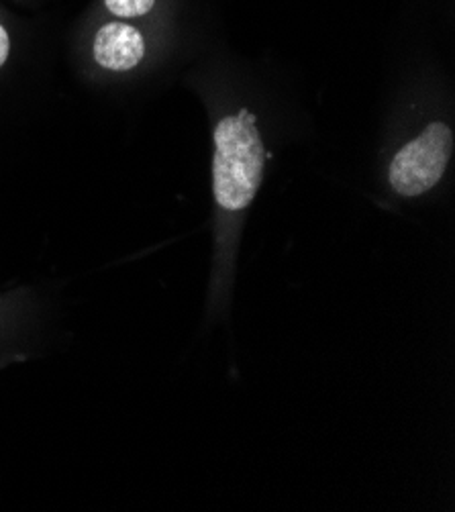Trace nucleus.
<instances>
[{"label": "nucleus", "instance_id": "obj_1", "mask_svg": "<svg viewBox=\"0 0 455 512\" xmlns=\"http://www.w3.org/2000/svg\"><path fill=\"white\" fill-rule=\"evenodd\" d=\"M266 151L247 109L225 117L215 129L213 190L227 211H243L254 200L264 178Z\"/></svg>", "mask_w": 455, "mask_h": 512}, {"label": "nucleus", "instance_id": "obj_2", "mask_svg": "<svg viewBox=\"0 0 455 512\" xmlns=\"http://www.w3.org/2000/svg\"><path fill=\"white\" fill-rule=\"evenodd\" d=\"M453 151V133L445 123H431L415 141L404 145L392 160L390 184L402 196L431 190L447 168Z\"/></svg>", "mask_w": 455, "mask_h": 512}, {"label": "nucleus", "instance_id": "obj_3", "mask_svg": "<svg viewBox=\"0 0 455 512\" xmlns=\"http://www.w3.org/2000/svg\"><path fill=\"white\" fill-rule=\"evenodd\" d=\"M145 54L141 33L125 23H109L96 33L94 58L96 62L115 72L135 68Z\"/></svg>", "mask_w": 455, "mask_h": 512}, {"label": "nucleus", "instance_id": "obj_4", "mask_svg": "<svg viewBox=\"0 0 455 512\" xmlns=\"http://www.w3.org/2000/svg\"><path fill=\"white\" fill-rule=\"evenodd\" d=\"M105 3L117 17H141L154 9L156 0H105Z\"/></svg>", "mask_w": 455, "mask_h": 512}, {"label": "nucleus", "instance_id": "obj_5", "mask_svg": "<svg viewBox=\"0 0 455 512\" xmlns=\"http://www.w3.org/2000/svg\"><path fill=\"white\" fill-rule=\"evenodd\" d=\"M9 47H11L9 45V35L3 27H0V66H3L9 58Z\"/></svg>", "mask_w": 455, "mask_h": 512}]
</instances>
